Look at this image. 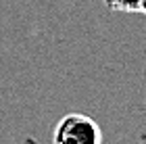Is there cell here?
Wrapping results in <instances>:
<instances>
[{
  "instance_id": "obj_1",
  "label": "cell",
  "mask_w": 146,
  "mask_h": 144,
  "mask_svg": "<svg viewBox=\"0 0 146 144\" xmlns=\"http://www.w3.org/2000/svg\"><path fill=\"white\" fill-rule=\"evenodd\" d=\"M52 144H102L100 125L84 113H67L56 123Z\"/></svg>"
},
{
  "instance_id": "obj_2",
  "label": "cell",
  "mask_w": 146,
  "mask_h": 144,
  "mask_svg": "<svg viewBox=\"0 0 146 144\" xmlns=\"http://www.w3.org/2000/svg\"><path fill=\"white\" fill-rule=\"evenodd\" d=\"M109 11H121V13H144L146 0H104Z\"/></svg>"
}]
</instances>
